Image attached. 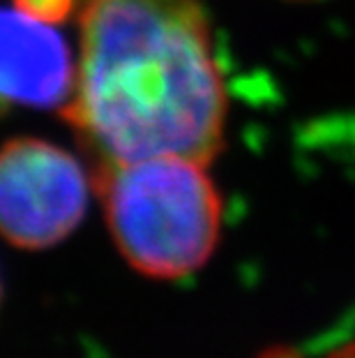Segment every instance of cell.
Listing matches in <instances>:
<instances>
[{
	"mask_svg": "<svg viewBox=\"0 0 355 358\" xmlns=\"http://www.w3.org/2000/svg\"><path fill=\"white\" fill-rule=\"evenodd\" d=\"M79 21L63 118L95 164L222 153L226 88L199 0H88Z\"/></svg>",
	"mask_w": 355,
	"mask_h": 358,
	"instance_id": "obj_1",
	"label": "cell"
},
{
	"mask_svg": "<svg viewBox=\"0 0 355 358\" xmlns=\"http://www.w3.org/2000/svg\"><path fill=\"white\" fill-rule=\"evenodd\" d=\"M93 187L113 241L134 271L178 280L213 257L222 199L203 162L164 155L95 164Z\"/></svg>",
	"mask_w": 355,
	"mask_h": 358,
	"instance_id": "obj_2",
	"label": "cell"
},
{
	"mask_svg": "<svg viewBox=\"0 0 355 358\" xmlns=\"http://www.w3.org/2000/svg\"><path fill=\"white\" fill-rule=\"evenodd\" d=\"M88 180L77 157L44 139L0 146V236L21 250H47L81 224Z\"/></svg>",
	"mask_w": 355,
	"mask_h": 358,
	"instance_id": "obj_3",
	"label": "cell"
},
{
	"mask_svg": "<svg viewBox=\"0 0 355 358\" xmlns=\"http://www.w3.org/2000/svg\"><path fill=\"white\" fill-rule=\"evenodd\" d=\"M77 67L65 37L30 14L0 7V113L65 106Z\"/></svg>",
	"mask_w": 355,
	"mask_h": 358,
	"instance_id": "obj_4",
	"label": "cell"
},
{
	"mask_svg": "<svg viewBox=\"0 0 355 358\" xmlns=\"http://www.w3.org/2000/svg\"><path fill=\"white\" fill-rule=\"evenodd\" d=\"M79 0H14V7L44 24H63L74 14Z\"/></svg>",
	"mask_w": 355,
	"mask_h": 358,
	"instance_id": "obj_5",
	"label": "cell"
},
{
	"mask_svg": "<svg viewBox=\"0 0 355 358\" xmlns=\"http://www.w3.org/2000/svg\"><path fill=\"white\" fill-rule=\"evenodd\" d=\"M259 358H302L296 349H291V347H270V349H266Z\"/></svg>",
	"mask_w": 355,
	"mask_h": 358,
	"instance_id": "obj_6",
	"label": "cell"
},
{
	"mask_svg": "<svg viewBox=\"0 0 355 358\" xmlns=\"http://www.w3.org/2000/svg\"><path fill=\"white\" fill-rule=\"evenodd\" d=\"M328 358H355V340L346 342V345H342V347H337Z\"/></svg>",
	"mask_w": 355,
	"mask_h": 358,
	"instance_id": "obj_7",
	"label": "cell"
},
{
	"mask_svg": "<svg viewBox=\"0 0 355 358\" xmlns=\"http://www.w3.org/2000/svg\"><path fill=\"white\" fill-rule=\"evenodd\" d=\"M0 301H3V282H0Z\"/></svg>",
	"mask_w": 355,
	"mask_h": 358,
	"instance_id": "obj_8",
	"label": "cell"
}]
</instances>
